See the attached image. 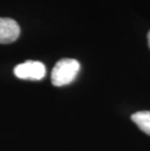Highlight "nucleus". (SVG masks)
I'll return each mask as SVG.
<instances>
[{
    "mask_svg": "<svg viewBox=\"0 0 150 151\" xmlns=\"http://www.w3.org/2000/svg\"><path fill=\"white\" fill-rule=\"evenodd\" d=\"M14 73L20 79L41 80L46 75V67L41 62L27 60L16 66Z\"/></svg>",
    "mask_w": 150,
    "mask_h": 151,
    "instance_id": "2",
    "label": "nucleus"
},
{
    "mask_svg": "<svg viewBox=\"0 0 150 151\" xmlns=\"http://www.w3.org/2000/svg\"><path fill=\"white\" fill-rule=\"evenodd\" d=\"M79 70H80V63L77 60H60L52 70V74H51L52 84L57 87L69 84L76 78Z\"/></svg>",
    "mask_w": 150,
    "mask_h": 151,
    "instance_id": "1",
    "label": "nucleus"
},
{
    "mask_svg": "<svg viewBox=\"0 0 150 151\" xmlns=\"http://www.w3.org/2000/svg\"><path fill=\"white\" fill-rule=\"evenodd\" d=\"M21 33L20 25L10 18H0V44H9L18 39Z\"/></svg>",
    "mask_w": 150,
    "mask_h": 151,
    "instance_id": "3",
    "label": "nucleus"
},
{
    "mask_svg": "<svg viewBox=\"0 0 150 151\" xmlns=\"http://www.w3.org/2000/svg\"><path fill=\"white\" fill-rule=\"evenodd\" d=\"M147 39H148V45H149V47H150V31L147 34Z\"/></svg>",
    "mask_w": 150,
    "mask_h": 151,
    "instance_id": "5",
    "label": "nucleus"
},
{
    "mask_svg": "<svg viewBox=\"0 0 150 151\" xmlns=\"http://www.w3.org/2000/svg\"><path fill=\"white\" fill-rule=\"evenodd\" d=\"M131 118L140 131L150 136V111H138Z\"/></svg>",
    "mask_w": 150,
    "mask_h": 151,
    "instance_id": "4",
    "label": "nucleus"
}]
</instances>
